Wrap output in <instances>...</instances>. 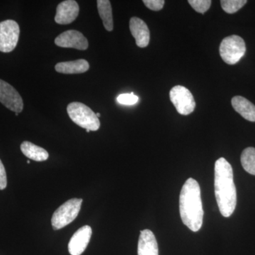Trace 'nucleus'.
<instances>
[{
	"label": "nucleus",
	"instance_id": "obj_26",
	"mask_svg": "<svg viewBox=\"0 0 255 255\" xmlns=\"http://www.w3.org/2000/svg\"><path fill=\"white\" fill-rule=\"evenodd\" d=\"M27 163H28V164H30V161H29V160H28V161H27Z\"/></svg>",
	"mask_w": 255,
	"mask_h": 255
},
{
	"label": "nucleus",
	"instance_id": "obj_21",
	"mask_svg": "<svg viewBox=\"0 0 255 255\" xmlns=\"http://www.w3.org/2000/svg\"><path fill=\"white\" fill-rule=\"evenodd\" d=\"M117 102L122 105H133L138 102V97L133 93L122 94L117 97Z\"/></svg>",
	"mask_w": 255,
	"mask_h": 255
},
{
	"label": "nucleus",
	"instance_id": "obj_22",
	"mask_svg": "<svg viewBox=\"0 0 255 255\" xmlns=\"http://www.w3.org/2000/svg\"><path fill=\"white\" fill-rule=\"evenodd\" d=\"M142 2L149 9L157 11L163 8L165 1L164 0H143Z\"/></svg>",
	"mask_w": 255,
	"mask_h": 255
},
{
	"label": "nucleus",
	"instance_id": "obj_23",
	"mask_svg": "<svg viewBox=\"0 0 255 255\" xmlns=\"http://www.w3.org/2000/svg\"><path fill=\"white\" fill-rule=\"evenodd\" d=\"M6 185H7V179H6V171H5L4 164L0 159V190H4Z\"/></svg>",
	"mask_w": 255,
	"mask_h": 255
},
{
	"label": "nucleus",
	"instance_id": "obj_13",
	"mask_svg": "<svg viewBox=\"0 0 255 255\" xmlns=\"http://www.w3.org/2000/svg\"><path fill=\"white\" fill-rule=\"evenodd\" d=\"M137 255H159L158 246L155 235L150 230L140 231Z\"/></svg>",
	"mask_w": 255,
	"mask_h": 255
},
{
	"label": "nucleus",
	"instance_id": "obj_17",
	"mask_svg": "<svg viewBox=\"0 0 255 255\" xmlns=\"http://www.w3.org/2000/svg\"><path fill=\"white\" fill-rule=\"evenodd\" d=\"M97 9L106 30L112 31L114 29L113 14L110 1L98 0L97 1Z\"/></svg>",
	"mask_w": 255,
	"mask_h": 255
},
{
	"label": "nucleus",
	"instance_id": "obj_3",
	"mask_svg": "<svg viewBox=\"0 0 255 255\" xmlns=\"http://www.w3.org/2000/svg\"><path fill=\"white\" fill-rule=\"evenodd\" d=\"M67 112L74 123L90 131H96L100 127L97 115L87 106L80 102H73L67 107Z\"/></svg>",
	"mask_w": 255,
	"mask_h": 255
},
{
	"label": "nucleus",
	"instance_id": "obj_8",
	"mask_svg": "<svg viewBox=\"0 0 255 255\" xmlns=\"http://www.w3.org/2000/svg\"><path fill=\"white\" fill-rule=\"evenodd\" d=\"M0 102L15 113H21L23 102L21 95L15 88L4 80H0Z\"/></svg>",
	"mask_w": 255,
	"mask_h": 255
},
{
	"label": "nucleus",
	"instance_id": "obj_16",
	"mask_svg": "<svg viewBox=\"0 0 255 255\" xmlns=\"http://www.w3.org/2000/svg\"><path fill=\"white\" fill-rule=\"evenodd\" d=\"M21 150L23 155L28 158L33 159L36 162L46 161L49 157L48 152L45 149L34 145L31 142H23L21 145Z\"/></svg>",
	"mask_w": 255,
	"mask_h": 255
},
{
	"label": "nucleus",
	"instance_id": "obj_11",
	"mask_svg": "<svg viewBox=\"0 0 255 255\" xmlns=\"http://www.w3.org/2000/svg\"><path fill=\"white\" fill-rule=\"evenodd\" d=\"M79 12L80 7L76 1L66 0L62 1L57 6L55 21L58 24H69L76 19Z\"/></svg>",
	"mask_w": 255,
	"mask_h": 255
},
{
	"label": "nucleus",
	"instance_id": "obj_25",
	"mask_svg": "<svg viewBox=\"0 0 255 255\" xmlns=\"http://www.w3.org/2000/svg\"><path fill=\"white\" fill-rule=\"evenodd\" d=\"M86 131H87V132H90V130H86Z\"/></svg>",
	"mask_w": 255,
	"mask_h": 255
},
{
	"label": "nucleus",
	"instance_id": "obj_12",
	"mask_svg": "<svg viewBox=\"0 0 255 255\" xmlns=\"http://www.w3.org/2000/svg\"><path fill=\"white\" fill-rule=\"evenodd\" d=\"M130 33L135 39V43L140 48H145L150 42V31L145 21L133 16L129 23Z\"/></svg>",
	"mask_w": 255,
	"mask_h": 255
},
{
	"label": "nucleus",
	"instance_id": "obj_20",
	"mask_svg": "<svg viewBox=\"0 0 255 255\" xmlns=\"http://www.w3.org/2000/svg\"><path fill=\"white\" fill-rule=\"evenodd\" d=\"M188 2L196 11L204 14L209 10L212 1L211 0H189Z\"/></svg>",
	"mask_w": 255,
	"mask_h": 255
},
{
	"label": "nucleus",
	"instance_id": "obj_18",
	"mask_svg": "<svg viewBox=\"0 0 255 255\" xmlns=\"http://www.w3.org/2000/svg\"><path fill=\"white\" fill-rule=\"evenodd\" d=\"M241 164L243 168L248 173L255 175V148L248 147L245 149L241 155Z\"/></svg>",
	"mask_w": 255,
	"mask_h": 255
},
{
	"label": "nucleus",
	"instance_id": "obj_14",
	"mask_svg": "<svg viewBox=\"0 0 255 255\" xmlns=\"http://www.w3.org/2000/svg\"><path fill=\"white\" fill-rule=\"evenodd\" d=\"M233 109L243 118L255 122V105L241 96H236L231 100Z\"/></svg>",
	"mask_w": 255,
	"mask_h": 255
},
{
	"label": "nucleus",
	"instance_id": "obj_10",
	"mask_svg": "<svg viewBox=\"0 0 255 255\" xmlns=\"http://www.w3.org/2000/svg\"><path fill=\"white\" fill-rule=\"evenodd\" d=\"M92 228L85 226L73 235L68 244V251L71 255H81L86 250L92 236Z\"/></svg>",
	"mask_w": 255,
	"mask_h": 255
},
{
	"label": "nucleus",
	"instance_id": "obj_5",
	"mask_svg": "<svg viewBox=\"0 0 255 255\" xmlns=\"http://www.w3.org/2000/svg\"><path fill=\"white\" fill-rule=\"evenodd\" d=\"M82 199H72L64 203L55 211L51 223L54 231L61 229L78 217L82 204Z\"/></svg>",
	"mask_w": 255,
	"mask_h": 255
},
{
	"label": "nucleus",
	"instance_id": "obj_4",
	"mask_svg": "<svg viewBox=\"0 0 255 255\" xmlns=\"http://www.w3.org/2000/svg\"><path fill=\"white\" fill-rule=\"evenodd\" d=\"M246 51L244 40L236 35L226 37L220 45V55L223 61L228 65L238 63L244 56Z\"/></svg>",
	"mask_w": 255,
	"mask_h": 255
},
{
	"label": "nucleus",
	"instance_id": "obj_24",
	"mask_svg": "<svg viewBox=\"0 0 255 255\" xmlns=\"http://www.w3.org/2000/svg\"><path fill=\"white\" fill-rule=\"evenodd\" d=\"M96 115H97V118L101 117V114L100 113L96 114Z\"/></svg>",
	"mask_w": 255,
	"mask_h": 255
},
{
	"label": "nucleus",
	"instance_id": "obj_15",
	"mask_svg": "<svg viewBox=\"0 0 255 255\" xmlns=\"http://www.w3.org/2000/svg\"><path fill=\"white\" fill-rule=\"evenodd\" d=\"M55 69L58 73L62 74H80L85 73L90 69V64L84 59L61 62L56 64Z\"/></svg>",
	"mask_w": 255,
	"mask_h": 255
},
{
	"label": "nucleus",
	"instance_id": "obj_9",
	"mask_svg": "<svg viewBox=\"0 0 255 255\" xmlns=\"http://www.w3.org/2000/svg\"><path fill=\"white\" fill-rule=\"evenodd\" d=\"M56 46L62 48L85 50L89 46L88 41L81 32L69 30L62 33L55 39Z\"/></svg>",
	"mask_w": 255,
	"mask_h": 255
},
{
	"label": "nucleus",
	"instance_id": "obj_2",
	"mask_svg": "<svg viewBox=\"0 0 255 255\" xmlns=\"http://www.w3.org/2000/svg\"><path fill=\"white\" fill-rule=\"evenodd\" d=\"M179 211L182 222L193 232L201 229L204 210L199 183L189 178L183 186L179 196Z\"/></svg>",
	"mask_w": 255,
	"mask_h": 255
},
{
	"label": "nucleus",
	"instance_id": "obj_6",
	"mask_svg": "<svg viewBox=\"0 0 255 255\" xmlns=\"http://www.w3.org/2000/svg\"><path fill=\"white\" fill-rule=\"evenodd\" d=\"M169 98L178 113L182 115H189L195 110V100L186 87L179 85L174 87L169 92Z\"/></svg>",
	"mask_w": 255,
	"mask_h": 255
},
{
	"label": "nucleus",
	"instance_id": "obj_19",
	"mask_svg": "<svg viewBox=\"0 0 255 255\" xmlns=\"http://www.w3.org/2000/svg\"><path fill=\"white\" fill-rule=\"evenodd\" d=\"M246 0H221L223 9L228 14H234L246 4Z\"/></svg>",
	"mask_w": 255,
	"mask_h": 255
},
{
	"label": "nucleus",
	"instance_id": "obj_7",
	"mask_svg": "<svg viewBox=\"0 0 255 255\" xmlns=\"http://www.w3.org/2000/svg\"><path fill=\"white\" fill-rule=\"evenodd\" d=\"M19 26L14 20L0 22V51L9 53L17 45L19 37Z\"/></svg>",
	"mask_w": 255,
	"mask_h": 255
},
{
	"label": "nucleus",
	"instance_id": "obj_1",
	"mask_svg": "<svg viewBox=\"0 0 255 255\" xmlns=\"http://www.w3.org/2000/svg\"><path fill=\"white\" fill-rule=\"evenodd\" d=\"M214 185L220 212L224 217H230L237 204V191L233 181L232 166L223 157L215 163Z\"/></svg>",
	"mask_w": 255,
	"mask_h": 255
}]
</instances>
